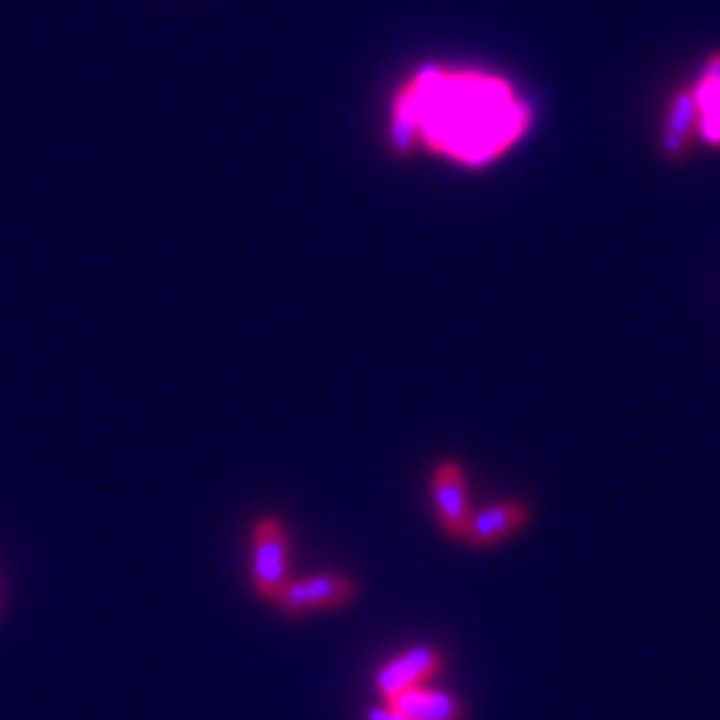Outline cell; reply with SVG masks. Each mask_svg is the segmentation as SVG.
Returning <instances> with one entry per match:
<instances>
[{
	"label": "cell",
	"mask_w": 720,
	"mask_h": 720,
	"mask_svg": "<svg viewBox=\"0 0 720 720\" xmlns=\"http://www.w3.org/2000/svg\"><path fill=\"white\" fill-rule=\"evenodd\" d=\"M433 504H436L438 525L450 537L462 535V528L469 523V483L466 471L459 462H441L433 474Z\"/></svg>",
	"instance_id": "5b68a950"
},
{
	"label": "cell",
	"mask_w": 720,
	"mask_h": 720,
	"mask_svg": "<svg viewBox=\"0 0 720 720\" xmlns=\"http://www.w3.org/2000/svg\"><path fill=\"white\" fill-rule=\"evenodd\" d=\"M525 523H528V511L523 502H492L480 511H471L459 541L487 549V546L502 544L504 537L516 535Z\"/></svg>",
	"instance_id": "8992f818"
},
{
	"label": "cell",
	"mask_w": 720,
	"mask_h": 720,
	"mask_svg": "<svg viewBox=\"0 0 720 720\" xmlns=\"http://www.w3.org/2000/svg\"><path fill=\"white\" fill-rule=\"evenodd\" d=\"M382 702L393 706L396 711H403L405 718L412 720H466L462 699L448 694V690L429 688V685L408 688L403 694H396V697L382 699Z\"/></svg>",
	"instance_id": "52a82bcc"
},
{
	"label": "cell",
	"mask_w": 720,
	"mask_h": 720,
	"mask_svg": "<svg viewBox=\"0 0 720 720\" xmlns=\"http://www.w3.org/2000/svg\"><path fill=\"white\" fill-rule=\"evenodd\" d=\"M699 127V106L694 88H681L669 102L664 123V153L669 160H678L688 151Z\"/></svg>",
	"instance_id": "ba28073f"
},
{
	"label": "cell",
	"mask_w": 720,
	"mask_h": 720,
	"mask_svg": "<svg viewBox=\"0 0 720 720\" xmlns=\"http://www.w3.org/2000/svg\"><path fill=\"white\" fill-rule=\"evenodd\" d=\"M697 135L711 148H720V114H699Z\"/></svg>",
	"instance_id": "30bf717a"
},
{
	"label": "cell",
	"mask_w": 720,
	"mask_h": 720,
	"mask_svg": "<svg viewBox=\"0 0 720 720\" xmlns=\"http://www.w3.org/2000/svg\"><path fill=\"white\" fill-rule=\"evenodd\" d=\"M358 594L354 579L346 574H309V577L288 579L280 594H276V607L288 615H306V612L334 610V607H346Z\"/></svg>",
	"instance_id": "3957f363"
},
{
	"label": "cell",
	"mask_w": 720,
	"mask_h": 720,
	"mask_svg": "<svg viewBox=\"0 0 720 720\" xmlns=\"http://www.w3.org/2000/svg\"><path fill=\"white\" fill-rule=\"evenodd\" d=\"M445 666V655L436 645H415L403 655L391 657L388 664L379 666L375 673V690L379 697L391 699L408 688H421L429 678H436Z\"/></svg>",
	"instance_id": "277c9868"
},
{
	"label": "cell",
	"mask_w": 720,
	"mask_h": 720,
	"mask_svg": "<svg viewBox=\"0 0 720 720\" xmlns=\"http://www.w3.org/2000/svg\"><path fill=\"white\" fill-rule=\"evenodd\" d=\"M292 579V556H288V532L283 520L262 516L252 532V589L264 600L276 594Z\"/></svg>",
	"instance_id": "7a4b0ae2"
},
{
	"label": "cell",
	"mask_w": 720,
	"mask_h": 720,
	"mask_svg": "<svg viewBox=\"0 0 720 720\" xmlns=\"http://www.w3.org/2000/svg\"><path fill=\"white\" fill-rule=\"evenodd\" d=\"M528 106L504 78L421 66L393 97L388 142L400 156L424 142L462 165H487L528 130Z\"/></svg>",
	"instance_id": "6da1fadb"
},
{
	"label": "cell",
	"mask_w": 720,
	"mask_h": 720,
	"mask_svg": "<svg viewBox=\"0 0 720 720\" xmlns=\"http://www.w3.org/2000/svg\"><path fill=\"white\" fill-rule=\"evenodd\" d=\"M702 78H709V81H720V52L718 55L709 57V64L702 69Z\"/></svg>",
	"instance_id": "7c38bea8"
},
{
	"label": "cell",
	"mask_w": 720,
	"mask_h": 720,
	"mask_svg": "<svg viewBox=\"0 0 720 720\" xmlns=\"http://www.w3.org/2000/svg\"><path fill=\"white\" fill-rule=\"evenodd\" d=\"M694 94H697L699 114H720V81L699 78V85L694 88Z\"/></svg>",
	"instance_id": "9c48e42d"
},
{
	"label": "cell",
	"mask_w": 720,
	"mask_h": 720,
	"mask_svg": "<svg viewBox=\"0 0 720 720\" xmlns=\"http://www.w3.org/2000/svg\"><path fill=\"white\" fill-rule=\"evenodd\" d=\"M363 720H412V718H405L403 711H396L393 706L382 702V706H372V709L363 714Z\"/></svg>",
	"instance_id": "8fae6325"
}]
</instances>
